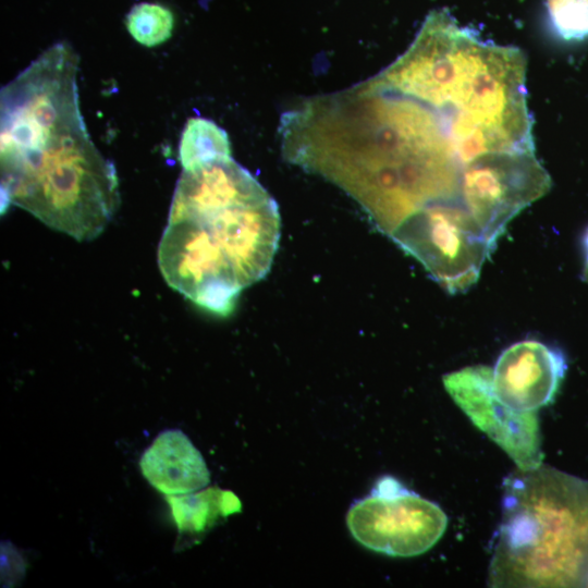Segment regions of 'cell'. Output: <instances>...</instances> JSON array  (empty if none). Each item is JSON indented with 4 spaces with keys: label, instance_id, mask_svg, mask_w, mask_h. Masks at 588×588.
Segmentation results:
<instances>
[{
    "label": "cell",
    "instance_id": "cell-13",
    "mask_svg": "<svg viewBox=\"0 0 588 588\" xmlns=\"http://www.w3.org/2000/svg\"><path fill=\"white\" fill-rule=\"evenodd\" d=\"M586 586H588V577H587Z\"/></svg>",
    "mask_w": 588,
    "mask_h": 588
},
{
    "label": "cell",
    "instance_id": "cell-3",
    "mask_svg": "<svg viewBox=\"0 0 588 588\" xmlns=\"http://www.w3.org/2000/svg\"><path fill=\"white\" fill-rule=\"evenodd\" d=\"M353 538L365 548L397 558L420 555L443 536L448 517L434 502L406 488L392 476L376 481L346 514Z\"/></svg>",
    "mask_w": 588,
    "mask_h": 588
},
{
    "label": "cell",
    "instance_id": "cell-4",
    "mask_svg": "<svg viewBox=\"0 0 588 588\" xmlns=\"http://www.w3.org/2000/svg\"><path fill=\"white\" fill-rule=\"evenodd\" d=\"M448 292L468 290L494 245L461 206L438 204L405 219L390 235Z\"/></svg>",
    "mask_w": 588,
    "mask_h": 588
},
{
    "label": "cell",
    "instance_id": "cell-8",
    "mask_svg": "<svg viewBox=\"0 0 588 588\" xmlns=\"http://www.w3.org/2000/svg\"><path fill=\"white\" fill-rule=\"evenodd\" d=\"M166 499L180 532H201L212 525L218 516H226L241 509L235 494L218 488L197 493L167 495Z\"/></svg>",
    "mask_w": 588,
    "mask_h": 588
},
{
    "label": "cell",
    "instance_id": "cell-1",
    "mask_svg": "<svg viewBox=\"0 0 588 588\" xmlns=\"http://www.w3.org/2000/svg\"><path fill=\"white\" fill-rule=\"evenodd\" d=\"M280 228L275 200L232 158L183 170L158 247L159 269L173 290L225 316L270 270Z\"/></svg>",
    "mask_w": 588,
    "mask_h": 588
},
{
    "label": "cell",
    "instance_id": "cell-9",
    "mask_svg": "<svg viewBox=\"0 0 588 588\" xmlns=\"http://www.w3.org/2000/svg\"><path fill=\"white\" fill-rule=\"evenodd\" d=\"M231 158L226 132L205 118L187 120L180 138L179 159L183 170Z\"/></svg>",
    "mask_w": 588,
    "mask_h": 588
},
{
    "label": "cell",
    "instance_id": "cell-7",
    "mask_svg": "<svg viewBox=\"0 0 588 588\" xmlns=\"http://www.w3.org/2000/svg\"><path fill=\"white\" fill-rule=\"evenodd\" d=\"M144 477L166 495L197 491L210 482L200 452L181 430L158 434L139 461Z\"/></svg>",
    "mask_w": 588,
    "mask_h": 588
},
{
    "label": "cell",
    "instance_id": "cell-6",
    "mask_svg": "<svg viewBox=\"0 0 588 588\" xmlns=\"http://www.w3.org/2000/svg\"><path fill=\"white\" fill-rule=\"evenodd\" d=\"M566 370L563 353L538 340L510 345L492 370L499 400L518 412H536L549 404Z\"/></svg>",
    "mask_w": 588,
    "mask_h": 588
},
{
    "label": "cell",
    "instance_id": "cell-2",
    "mask_svg": "<svg viewBox=\"0 0 588 588\" xmlns=\"http://www.w3.org/2000/svg\"><path fill=\"white\" fill-rule=\"evenodd\" d=\"M490 563L497 587H577L588 577V481L539 466L504 482Z\"/></svg>",
    "mask_w": 588,
    "mask_h": 588
},
{
    "label": "cell",
    "instance_id": "cell-11",
    "mask_svg": "<svg viewBox=\"0 0 588 588\" xmlns=\"http://www.w3.org/2000/svg\"><path fill=\"white\" fill-rule=\"evenodd\" d=\"M549 20L566 40L588 37V0H546Z\"/></svg>",
    "mask_w": 588,
    "mask_h": 588
},
{
    "label": "cell",
    "instance_id": "cell-5",
    "mask_svg": "<svg viewBox=\"0 0 588 588\" xmlns=\"http://www.w3.org/2000/svg\"><path fill=\"white\" fill-rule=\"evenodd\" d=\"M453 401L473 424L515 462L520 470L541 466L539 422L535 412H518L502 403L495 394L492 370L469 366L443 377Z\"/></svg>",
    "mask_w": 588,
    "mask_h": 588
},
{
    "label": "cell",
    "instance_id": "cell-10",
    "mask_svg": "<svg viewBox=\"0 0 588 588\" xmlns=\"http://www.w3.org/2000/svg\"><path fill=\"white\" fill-rule=\"evenodd\" d=\"M125 24L137 42L146 47H156L171 37L174 16L160 3L142 2L130 10Z\"/></svg>",
    "mask_w": 588,
    "mask_h": 588
},
{
    "label": "cell",
    "instance_id": "cell-12",
    "mask_svg": "<svg viewBox=\"0 0 588 588\" xmlns=\"http://www.w3.org/2000/svg\"><path fill=\"white\" fill-rule=\"evenodd\" d=\"M583 253H584L583 278L588 283V228L586 229L583 236Z\"/></svg>",
    "mask_w": 588,
    "mask_h": 588
}]
</instances>
